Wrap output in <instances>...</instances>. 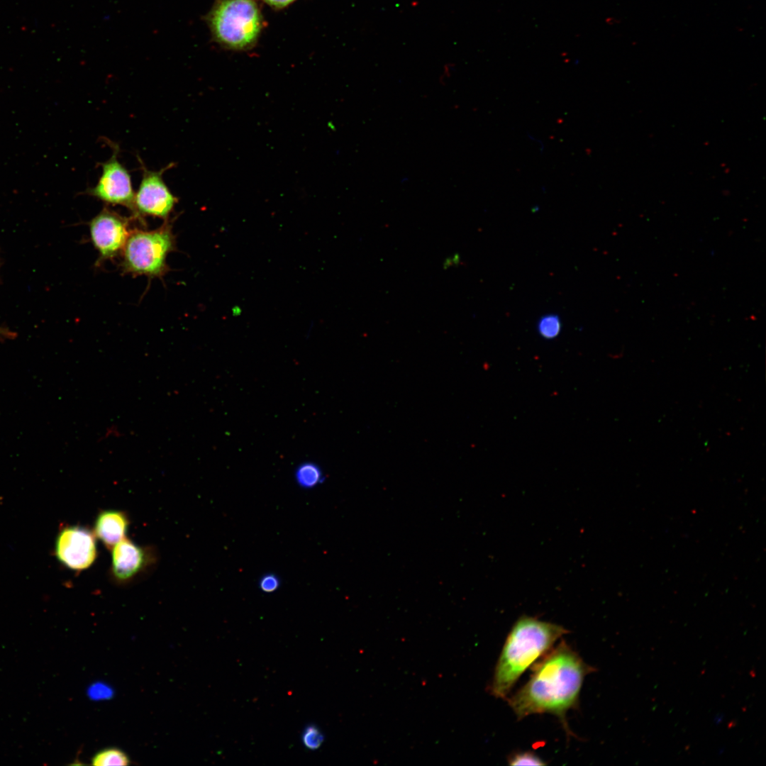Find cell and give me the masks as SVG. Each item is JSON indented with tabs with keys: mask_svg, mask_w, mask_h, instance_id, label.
Masks as SVG:
<instances>
[{
	"mask_svg": "<svg viewBox=\"0 0 766 766\" xmlns=\"http://www.w3.org/2000/svg\"><path fill=\"white\" fill-rule=\"evenodd\" d=\"M594 670L562 641L535 663L527 682L509 697L508 704L518 720L538 714L554 715L570 734L567 713L577 707L584 679Z\"/></svg>",
	"mask_w": 766,
	"mask_h": 766,
	"instance_id": "1",
	"label": "cell"
},
{
	"mask_svg": "<svg viewBox=\"0 0 766 766\" xmlns=\"http://www.w3.org/2000/svg\"><path fill=\"white\" fill-rule=\"evenodd\" d=\"M567 633L560 625L529 616H521L506 637L489 692L496 698H506L522 674Z\"/></svg>",
	"mask_w": 766,
	"mask_h": 766,
	"instance_id": "2",
	"label": "cell"
},
{
	"mask_svg": "<svg viewBox=\"0 0 766 766\" xmlns=\"http://www.w3.org/2000/svg\"><path fill=\"white\" fill-rule=\"evenodd\" d=\"M204 20L213 41L233 51L254 48L264 27L257 0H216Z\"/></svg>",
	"mask_w": 766,
	"mask_h": 766,
	"instance_id": "3",
	"label": "cell"
},
{
	"mask_svg": "<svg viewBox=\"0 0 766 766\" xmlns=\"http://www.w3.org/2000/svg\"><path fill=\"white\" fill-rule=\"evenodd\" d=\"M176 248V238L169 221L154 230L135 228L121 253L123 274L162 278L170 270L167 257Z\"/></svg>",
	"mask_w": 766,
	"mask_h": 766,
	"instance_id": "4",
	"label": "cell"
},
{
	"mask_svg": "<svg viewBox=\"0 0 766 766\" xmlns=\"http://www.w3.org/2000/svg\"><path fill=\"white\" fill-rule=\"evenodd\" d=\"M140 161L143 176L135 194L132 217L144 223L145 216H152L168 221L177 198L165 184L162 174L174 165L169 164L158 171L147 169Z\"/></svg>",
	"mask_w": 766,
	"mask_h": 766,
	"instance_id": "5",
	"label": "cell"
},
{
	"mask_svg": "<svg viewBox=\"0 0 766 766\" xmlns=\"http://www.w3.org/2000/svg\"><path fill=\"white\" fill-rule=\"evenodd\" d=\"M131 218L105 206L90 221V238L99 255L97 265L113 260L121 253L131 233Z\"/></svg>",
	"mask_w": 766,
	"mask_h": 766,
	"instance_id": "6",
	"label": "cell"
},
{
	"mask_svg": "<svg viewBox=\"0 0 766 766\" xmlns=\"http://www.w3.org/2000/svg\"><path fill=\"white\" fill-rule=\"evenodd\" d=\"M111 157L99 165L101 174L96 184L87 190V194L105 204L120 205L133 212L134 191L128 170L118 160L119 148L112 143Z\"/></svg>",
	"mask_w": 766,
	"mask_h": 766,
	"instance_id": "7",
	"label": "cell"
},
{
	"mask_svg": "<svg viewBox=\"0 0 766 766\" xmlns=\"http://www.w3.org/2000/svg\"><path fill=\"white\" fill-rule=\"evenodd\" d=\"M55 555L70 570L82 571L90 567L97 557L94 532L80 526L63 528L57 536Z\"/></svg>",
	"mask_w": 766,
	"mask_h": 766,
	"instance_id": "8",
	"label": "cell"
},
{
	"mask_svg": "<svg viewBox=\"0 0 766 766\" xmlns=\"http://www.w3.org/2000/svg\"><path fill=\"white\" fill-rule=\"evenodd\" d=\"M150 562L148 550L126 537L112 548L111 573L118 582L135 579Z\"/></svg>",
	"mask_w": 766,
	"mask_h": 766,
	"instance_id": "9",
	"label": "cell"
},
{
	"mask_svg": "<svg viewBox=\"0 0 766 766\" xmlns=\"http://www.w3.org/2000/svg\"><path fill=\"white\" fill-rule=\"evenodd\" d=\"M129 519L124 511L104 510L99 513L94 525V533L109 549L126 537Z\"/></svg>",
	"mask_w": 766,
	"mask_h": 766,
	"instance_id": "10",
	"label": "cell"
},
{
	"mask_svg": "<svg viewBox=\"0 0 766 766\" xmlns=\"http://www.w3.org/2000/svg\"><path fill=\"white\" fill-rule=\"evenodd\" d=\"M296 484L304 489L316 487L324 482L325 475L321 467L316 462L306 461L299 464L294 471Z\"/></svg>",
	"mask_w": 766,
	"mask_h": 766,
	"instance_id": "11",
	"label": "cell"
},
{
	"mask_svg": "<svg viewBox=\"0 0 766 766\" xmlns=\"http://www.w3.org/2000/svg\"><path fill=\"white\" fill-rule=\"evenodd\" d=\"M91 763L97 766L128 765L130 759L123 750L109 748L96 753L91 759Z\"/></svg>",
	"mask_w": 766,
	"mask_h": 766,
	"instance_id": "12",
	"label": "cell"
},
{
	"mask_svg": "<svg viewBox=\"0 0 766 766\" xmlns=\"http://www.w3.org/2000/svg\"><path fill=\"white\" fill-rule=\"evenodd\" d=\"M538 333L547 340L555 338L561 331L562 324L557 314H546L542 316L537 326Z\"/></svg>",
	"mask_w": 766,
	"mask_h": 766,
	"instance_id": "13",
	"label": "cell"
},
{
	"mask_svg": "<svg viewBox=\"0 0 766 766\" xmlns=\"http://www.w3.org/2000/svg\"><path fill=\"white\" fill-rule=\"evenodd\" d=\"M301 738L303 744L309 750L318 749L324 741L323 734L315 726H307Z\"/></svg>",
	"mask_w": 766,
	"mask_h": 766,
	"instance_id": "14",
	"label": "cell"
},
{
	"mask_svg": "<svg viewBox=\"0 0 766 766\" xmlns=\"http://www.w3.org/2000/svg\"><path fill=\"white\" fill-rule=\"evenodd\" d=\"M510 765H544L545 762L537 755L530 751L516 753L508 760Z\"/></svg>",
	"mask_w": 766,
	"mask_h": 766,
	"instance_id": "15",
	"label": "cell"
},
{
	"mask_svg": "<svg viewBox=\"0 0 766 766\" xmlns=\"http://www.w3.org/2000/svg\"><path fill=\"white\" fill-rule=\"evenodd\" d=\"M281 579L274 573L268 572L261 576L258 582L260 589L265 593H272L279 589Z\"/></svg>",
	"mask_w": 766,
	"mask_h": 766,
	"instance_id": "16",
	"label": "cell"
},
{
	"mask_svg": "<svg viewBox=\"0 0 766 766\" xmlns=\"http://www.w3.org/2000/svg\"><path fill=\"white\" fill-rule=\"evenodd\" d=\"M266 4L274 9H284L296 0H262Z\"/></svg>",
	"mask_w": 766,
	"mask_h": 766,
	"instance_id": "17",
	"label": "cell"
},
{
	"mask_svg": "<svg viewBox=\"0 0 766 766\" xmlns=\"http://www.w3.org/2000/svg\"><path fill=\"white\" fill-rule=\"evenodd\" d=\"M109 693L110 692H109V690L107 689V688L106 687L102 686V685H96V684L95 686L92 687L91 689H90V690H89V694L93 695V696L96 697V698H99V697L104 698V697H106L107 696H109Z\"/></svg>",
	"mask_w": 766,
	"mask_h": 766,
	"instance_id": "18",
	"label": "cell"
},
{
	"mask_svg": "<svg viewBox=\"0 0 766 766\" xmlns=\"http://www.w3.org/2000/svg\"><path fill=\"white\" fill-rule=\"evenodd\" d=\"M232 311L234 316H238L240 315L242 310L240 306H235L232 309Z\"/></svg>",
	"mask_w": 766,
	"mask_h": 766,
	"instance_id": "19",
	"label": "cell"
},
{
	"mask_svg": "<svg viewBox=\"0 0 766 766\" xmlns=\"http://www.w3.org/2000/svg\"><path fill=\"white\" fill-rule=\"evenodd\" d=\"M6 335V331L0 328V335Z\"/></svg>",
	"mask_w": 766,
	"mask_h": 766,
	"instance_id": "20",
	"label": "cell"
}]
</instances>
